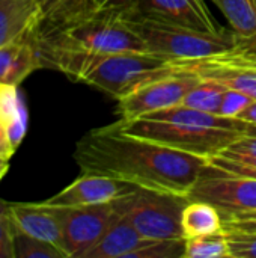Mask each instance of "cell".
Segmentation results:
<instances>
[{
    "mask_svg": "<svg viewBox=\"0 0 256 258\" xmlns=\"http://www.w3.org/2000/svg\"><path fill=\"white\" fill-rule=\"evenodd\" d=\"M81 172L103 174L136 187L189 195L208 160L137 136L109 124L88 132L74 150Z\"/></svg>",
    "mask_w": 256,
    "mask_h": 258,
    "instance_id": "1",
    "label": "cell"
},
{
    "mask_svg": "<svg viewBox=\"0 0 256 258\" xmlns=\"http://www.w3.org/2000/svg\"><path fill=\"white\" fill-rule=\"evenodd\" d=\"M127 135L137 136L187 154L210 159L231 147L256 127L237 118H225L177 104L134 119L115 122Z\"/></svg>",
    "mask_w": 256,
    "mask_h": 258,
    "instance_id": "2",
    "label": "cell"
},
{
    "mask_svg": "<svg viewBox=\"0 0 256 258\" xmlns=\"http://www.w3.org/2000/svg\"><path fill=\"white\" fill-rule=\"evenodd\" d=\"M75 82L94 86L116 101L139 86L174 73L178 63L166 56L143 51L116 53H65L51 67Z\"/></svg>",
    "mask_w": 256,
    "mask_h": 258,
    "instance_id": "3",
    "label": "cell"
},
{
    "mask_svg": "<svg viewBox=\"0 0 256 258\" xmlns=\"http://www.w3.org/2000/svg\"><path fill=\"white\" fill-rule=\"evenodd\" d=\"M124 15L142 38L148 51L166 56L174 60L211 57L234 50L238 44V35L232 30L208 33L143 18L130 12H124Z\"/></svg>",
    "mask_w": 256,
    "mask_h": 258,
    "instance_id": "4",
    "label": "cell"
},
{
    "mask_svg": "<svg viewBox=\"0 0 256 258\" xmlns=\"http://www.w3.org/2000/svg\"><path fill=\"white\" fill-rule=\"evenodd\" d=\"M187 195L136 187L113 201L118 213L146 239H181V215Z\"/></svg>",
    "mask_w": 256,
    "mask_h": 258,
    "instance_id": "5",
    "label": "cell"
},
{
    "mask_svg": "<svg viewBox=\"0 0 256 258\" xmlns=\"http://www.w3.org/2000/svg\"><path fill=\"white\" fill-rule=\"evenodd\" d=\"M201 80L195 71L178 65L177 71L154 79L118 100L115 113L127 121L181 104Z\"/></svg>",
    "mask_w": 256,
    "mask_h": 258,
    "instance_id": "6",
    "label": "cell"
},
{
    "mask_svg": "<svg viewBox=\"0 0 256 258\" xmlns=\"http://www.w3.org/2000/svg\"><path fill=\"white\" fill-rule=\"evenodd\" d=\"M187 197L211 203L223 219L250 213L256 212V178L229 174L207 163Z\"/></svg>",
    "mask_w": 256,
    "mask_h": 258,
    "instance_id": "7",
    "label": "cell"
},
{
    "mask_svg": "<svg viewBox=\"0 0 256 258\" xmlns=\"http://www.w3.org/2000/svg\"><path fill=\"white\" fill-rule=\"evenodd\" d=\"M54 210L60 219L63 251L68 258H84L119 218L113 201L80 207H54Z\"/></svg>",
    "mask_w": 256,
    "mask_h": 258,
    "instance_id": "8",
    "label": "cell"
},
{
    "mask_svg": "<svg viewBox=\"0 0 256 258\" xmlns=\"http://www.w3.org/2000/svg\"><path fill=\"white\" fill-rule=\"evenodd\" d=\"M177 63L195 71L202 80L217 82L256 100V62L234 50L204 59L177 60Z\"/></svg>",
    "mask_w": 256,
    "mask_h": 258,
    "instance_id": "9",
    "label": "cell"
},
{
    "mask_svg": "<svg viewBox=\"0 0 256 258\" xmlns=\"http://www.w3.org/2000/svg\"><path fill=\"white\" fill-rule=\"evenodd\" d=\"M128 12L199 32L220 33L226 30L214 21L205 0H139Z\"/></svg>",
    "mask_w": 256,
    "mask_h": 258,
    "instance_id": "10",
    "label": "cell"
},
{
    "mask_svg": "<svg viewBox=\"0 0 256 258\" xmlns=\"http://www.w3.org/2000/svg\"><path fill=\"white\" fill-rule=\"evenodd\" d=\"M134 189L136 186H131L109 175L83 172L63 190L44 201V204L53 207H80L112 203L124 195H128Z\"/></svg>",
    "mask_w": 256,
    "mask_h": 258,
    "instance_id": "11",
    "label": "cell"
},
{
    "mask_svg": "<svg viewBox=\"0 0 256 258\" xmlns=\"http://www.w3.org/2000/svg\"><path fill=\"white\" fill-rule=\"evenodd\" d=\"M9 213L18 230L32 237L53 243L63 251L62 225L54 207L44 203L9 204Z\"/></svg>",
    "mask_w": 256,
    "mask_h": 258,
    "instance_id": "12",
    "label": "cell"
},
{
    "mask_svg": "<svg viewBox=\"0 0 256 258\" xmlns=\"http://www.w3.org/2000/svg\"><path fill=\"white\" fill-rule=\"evenodd\" d=\"M148 240L119 215L84 258H131Z\"/></svg>",
    "mask_w": 256,
    "mask_h": 258,
    "instance_id": "13",
    "label": "cell"
},
{
    "mask_svg": "<svg viewBox=\"0 0 256 258\" xmlns=\"http://www.w3.org/2000/svg\"><path fill=\"white\" fill-rule=\"evenodd\" d=\"M39 15L36 0H0V45L23 38Z\"/></svg>",
    "mask_w": 256,
    "mask_h": 258,
    "instance_id": "14",
    "label": "cell"
},
{
    "mask_svg": "<svg viewBox=\"0 0 256 258\" xmlns=\"http://www.w3.org/2000/svg\"><path fill=\"white\" fill-rule=\"evenodd\" d=\"M27 107L17 86L0 83V122L15 153L27 132Z\"/></svg>",
    "mask_w": 256,
    "mask_h": 258,
    "instance_id": "15",
    "label": "cell"
},
{
    "mask_svg": "<svg viewBox=\"0 0 256 258\" xmlns=\"http://www.w3.org/2000/svg\"><path fill=\"white\" fill-rule=\"evenodd\" d=\"M183 237L214 234L223 231V218L216 206L207 201L190 200L181 215Z\"/></svg>",
    "mask_w": 256,
    "mask_h": 258,
    "instance_id": "16",
    "label": "cell"
},
{
    "mask_svg": "<svg viewBox=\"0 0 256 258\" xmlns=\"http://www.w3.org/2000/svg\"><path fill=\"white\" fill-rule=\"evenodd\" d=\"M240 38L256 35V8L252 0H213Z\"/></svg>",
    "mask_w": 256,
    "mask_h": 258,
    "instance_id": "17",
    "label": "cell"
},
{
    "mask_svg": "<svg viewBox=\"0 0 256 258\" xmlns=\"http://www.w3.org/2000/svg\"><path fill=\"white\" fill-rule=\"evenodd\" d=\"M184 258H231L225 230L214 234H202L186 239Z\"/></svg>",
    "mask_w": 256,
    "mask_h": 258,
    "instance_id": "18",
    "label": "cell"
},
{
    "mask_svg": "<svg viewBox=\"0 0 256 258\" xmlns=\"http://www.w3.org/2000/svg\"><path fill=\"white\" fill-rule=\"evenodd\" d=\"M12 258H68L53 243L32 237L15 227L12 234Z\"/></svg>",
    "mask_w": 256,
    "mask_h": 258,
    "instance_id": "19",
    "label": "cell"
},
{
    "mask_svg": "<svg viewBox=\"0 0 256 258\" xmlns=\"http://www.w3.org/2000/svg\"><path fill=\"white\" fill-rule=\"evenodd\" d=\"M225 86L213 80H201L183 100L181 104L208 113H217L225 94Z\"/></svg>",
    "mask_w": 256,
    "mask_h": 258,
    "instance_id": "20",
    "label": "cell"
},
{
    "mask_svg": "<svg viewBox=\"0 0 256 258\" xmlns=\"http://www.w3.org/2000/svg\"><path fill=\"white\" fill-rule=\"evenodd\" d=\"M208 163L229 174L256 178V156L252 154L235 153L226 148L220 154L210 157Z\"/></svg>",
    "mask_w": 256,
    "mask_h": 258,
    "instance_id": "21",
    "label": "cell"
},
{
    "mask_svg": "<svg viewBox=\"0 0 256 258\" xmlns=\"http://www.w3.org/2000/svg\"><path fill=\"white\" fill-rule=\"evenodd\" d=\"M36 68H41L36 51H35V48L32 47L30 42L23 39V45H21L18 54L15 56L14 62L11 63L8 73H6V76L3 79V83L18 86Z\"/></svg>",
    "mask_w": 256,
    "mask_h": 258,
    "instance_id": "22",
    "label": "cell"
},
{
    "mask_svg": "<svg viewBox=\"0 0 256 258\" xmlns=\"http://www.w3.org/2000/svg\"><path fill=\"white\" fill-rule=\"evenodd\" d=\"M225 233L231 258H256V233L240 230H225Z\"/></svg>",
    "mask_w": 256,
    "mask_h": 258,
    "instance_id": "23",
    "label": "cell"
},
{
    "mask_svg": "<svg viewBox=\"0 0 256 258\" xmlns=\"http://www.w3.org/2000/svg\"><path fill=\"white\" fill-rule=\"evenodd\" d=\"M250 101H252V98L247 97L246 94L226 88L223 98H222L220 109H219V115L225 116V118H238V115L246 109V106Z\"/></svg>",
    "mask_w": 256,
    "mask_h": 258,
    "instance_id": "24",
    "label": "cell"
},
{
    "mask_svg": "<svg viewBox=\"0 0 256 258\" xmlns=\"http://www.w3.org/2000/svg\"><path fill=\"white\" fill-rule=\"evenodd\" d=\"M15 225L9 213V204L0 200V258H12V234Z\"/></svg>",
    "mask_w": 256,
    "mask_h": 258,
    "instance_id": "25",
    "label": "cell"
},
{
    "mask_svg": "<svg viewBox=\"0 0 256 258\" xmlns=\"http://www.w3.org/2000/svg\"><path fill=\"white\" fill-rule=\"evenodd\" d=\"M223 228L225 230H240V231H249L256 233V212L250 213H240L223 219Z\"/></svg>",
    "mask_w": 256,
    "mask_h": 258,
    "instance_id": "26",
    "label": "cell"
},
{
    "mask_svg": "<svg viewBox=\"0 0 256 258\" xmlns=\"http://www.w3.org/2000/svg\"><path fill=\"white\" fill-rule=\"evenodd\" d=\"M21 45H23V38L0 45V83H3V79H5L11 63L14 62L15 56L18 54Z\"/></svg>",
    "mask_w": 256,
    "mask_h": 258,
    "instance_id": "27",
    "label": "cell"
},
{
    "mask_svg": "<svg viewBox=\"0 0 256 258\" xmlns=\"http://www.w3.org/2000/svg\"><path fill=\"white\" fill-rule=\"evenodd\" d=\"M139 0H92V3L100 9L107 11H118V12H128L131 11Z\"/></svg>",
    "mask_w": 256,
    "mask_h": 258,
    "instance_id": "28",
    "label": "cell"
},
{
    "mask_svg": "<svg viewBox=\"0 0 256 258\" xmlns=\"http://www.w3.org/2000/svg\"><path fill=\"white\" fill-rule=\"evenodd\" d=\"M228 150L235 151V153H244V154H252L256 156V133H247L237 139Z\"/></svg>",
    "mask_w": 256,
    "mask_h": 258,
    "instance_id": "29",
    "label": "cell"
},
{
    "mask_svg": "<svg viewBox=\"0 0 256 258\" xmlns=\"http://www.w3.org/2000/svg\"><path fill=\"white\" fill-rule=\"evenodd\" d=\"M234 51L256 62V35L252 38H240L238 36V44L234 48Z\"/></svg>",
    "mask_w": 256,
    "mask_h": 258,
    "instance_id": "30",
    "label": "cell"
},
{
    "mask_svg": "<svg viewBox=\"0 0 256 258\" xmlns=\"http://www.w3.org/2000/svg\"><path fill=\"white\" fill-rule=\"evenodd\" d=\"M237 119L244 121V122H247V124L256 127V100H252V101L246 106V109L238 115Z\"/></svg>",
    "mask_w": 256,
    "mask_h": 258,
    "instance_id": "31",
    "label": "cell"
},
{
    "mask_svg": "<svg viewBox=\"0 0 256 258\" xmlns=\"http://www.w3.org/2000/svg\"><path fill=\"white\" fill-rule=\"evenodd\" d=\"M0 154L2 156H8V157H12V154H14V151H12V148L9 145V141L6 138V132H5L2 122H0Z\"/></svg>",
    "mask_w": 256,
    "mask_h": 258,
    "instance_id": "32",
    "label": "cell"
},
{
    "mask_svg": "<svg viewBox=\"0 0 256 258\" xmlns=\"http://www.w3.org/2000/svg\"><path fill=\"white\" fill-rule=\"evenodd\" d=\"M36 2H38V5H39L41 15H44V14L51 12L53 9H56L59 5H62V3L66 2V0H36ZM41 15H39V17H41Z\"/></svg>",
    "mask_w": 256,
    "mask_h": 258,
    "instance_id": "33",
    "label": "cell"
},
{
    "mask_svg": "<svg viewBox=\"0 0 256 258\" xmlns=\"http://www.w3.org/2000/svg\"><path fill=\"white\" fill-rule=\"evenodd\" d=\"M9 159H11V157L2 156V154H0V180L5 177V174H6L8 169H9Z\"/></svg>",
    "mask_w": 256,
    "mask_h": 258,
    "instance_id": "34",
    "label": "cell"
},
{
    "mask_svg": "<svg viewBox=\"0 0 256 258\" xmlns=\"http://www.w3.org/2000/svg\"><path fill=\"white\" fill-rule=\"evenodd\" d=\"M252 3H253V6L256 8V0H252Z\"/></svg>",
    "mask_w": 256,
    "mask_h": 258,
    "instance_id": "35",
    "label": "cell"
}]
</instances>
